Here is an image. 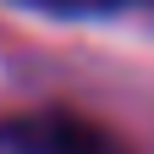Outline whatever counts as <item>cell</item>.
Segmentation results:
<instances>
[{
	"mask_svg": "<svg viewBox=\"0 0 154 154\" xmlns=\"http://www.w3.org/2000/svg\"><path fill=\"white\" fill-rule=\"evenodd\" d=\"M0 154H132V143L83 110L38 105L0 116Z\"/></svg>",
	"mask_w": 154,
	"mask_h": 154,
	"instance_id": "obj_1",
	"label": "cell"
},
{
	"mask_svg": "<svg viewBox=\"0 0 154 154\" xmlns=\"http://www.w3.org/2000/svg\"><path fill=\"white\" fill-rule=\"evenodd\" d=\"M38 17H72V22H105V17H138L154 11V0H11Z\"/></svg>",
	"mask_w": 154,
	"mask_h": 154,
	"instance_id": "obj_2",
	"label": "cell"
}]
</instances>
